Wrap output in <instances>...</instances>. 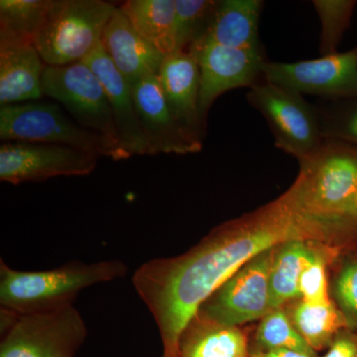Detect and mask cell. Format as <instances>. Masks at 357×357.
Returning a JSON list of instances; mask_svg holds the SVG:
<instances>
[{"instance_id":"30bf717a","label":"cell","mask_w":357,"mask_h":357,"mask_svg":"<svg viewBox=\"0 0 357 357\" xmlns=\"http://www.w3.org/2000/svg\"><path fill=\"white\" fill-rule=\"evenodd\" d=\"M262 73L265 82L302 96L330 100L357 98V48L296 63L265 61Z\"/></svg>"},{"instance_id":"9a60e30c","label":"cell","mask_w":357,"mask_h":357,"mask_svg":"<svg viewBox=\"0 0 357 357\" xmlns=\"http://www.w3.org/2000/svg\"><path fill=\"white\" fill-rule=\"evenodd\" d=\"M83 62L93 70L105 89L122 147L131 156H152L151 149L136 112L132 86L115 67L103 48L102 42Z\"/></svg>"},{"instance_id":"5bb4252c","label":"cell","mask_w":357,"mask_h":357,"mask_svg":"<svg viewBox=\"0 0 357 357\" xmlns=\"http://www.w3.org/2000/svg\"><path fill=\"white\" fill-rule=\"evenodd\" d=\"M157 77L178 126L192 139L203 143L206 126L199 115L201 74L196 56L190 51L174 52L164 58Z\"/></svg>"},{"instance_id":"484cf974","label":"cell","mask_w":357,"mask_h":357,"mask_svg":"<svg viewBox=\"0 0 357 357\" xmlns=\"http://www.w3.org/2000/svg\"><path fill=\"white\" fill-rule=\"evenodd\" d=\"M317 109L324 140L342 141L357 146V98L331 100Z\"/></svg>"},{"instance_id":"e0dca14e","label":"cell","mask_w":357,"mask_h":357,"mask_svg":"<svg viewBox=\"0 0 357 357\" xmlns=\"http://www.w3.org/2000/svg\"><path fill=\"white\" fill-rule=\"evenodd\" d=\"M102 43L115 67L132 86L143 77L158 75L165 58L138 34L121 6L115 8L105 26Z\"/></svg>"},{"instance_id":"44dd1931","label":"cell","mask_w":357,"mask_h":357,"mask_svg":"<svg viewBox=\"0 0 357 357\" xmlns=\"http://www.w3.org/2000/svg\"><path fill=\"white\" fill-rule=\"evenodd\" d=\"M307 243L312 241L298 239L276 249L269 276L272 309H280L289 301L301 298V276L319 253Z\"/></svg>"},{"instance_id":"7402d4cb","label":"cell","mask_w":357,"mask_h":357,"mask_svg":"<svg viewBox=\"0 0 357 357\" xmlns=\"http://www.w3.org/2000/svg\"><path fill=\"white\" fill-rule=\"evenodd\" d=\"M292 321L300 335L314 351L325 347L347 321L332 302L312 303L302 300L294 309Z\"/></svg>"},{"instance_id":"6da1fadb","label":"cell","mask_w":357,"mask_h":357,"mask_svg":"<svg viewBox=\"0 0 357 357\" xmlns=\"http://www.w3.org/2000/svg\"><path fill=\"white\" fill-rule=\"evenodd\" d=\"M333 243L337 227L303 210L288 192L243 220L220 227L176 258H155L134 272L136 293L158 326L165 357H178L183 333L208 298L244 265L291 241Z\"/></svg>"},{"instance_id":"8fae6325","label":"cell","mask_w":357,"mask_h":357,"mask_svg":"<svg viewBox=\"0 0 357 357\" xmlns=\"http://www.w3.org/2000/svg\"><path fill=\"white\" fill-rule=\"evenodd\" d=\"M196 56L201 74L199 115L206 126L211 105L230 89L252 88L263 77L262 51L229 48L201 38L189 50Z\"/></svg>"},{"instance_id":"3957f363","label":"cell","mask_w":357,"mask_h":357,"mask_svg":"<svg viewBox=\"0 0 357 357\" xmlns=\"http://www.w3.org/2000/svg\"><path fill=\"white\" fill-rule=\"evenodd\" d=\"M301 208L333 220H357V146L325 139L288 191Z\"/></svg>"},{"instance_id":"f546056e","label":"cell","mask_w":357,"mask_h":357,"mask_svg":"<svg viewBox=\"0 0 357 357\" xmlns=\"http://www.w3.org/2000/svg\"><path fill=\"white\" fill-rule=\"evenodd\" d=\"M324 357H357V342L349 335L337 337Z\"/></svg>"},{"instance_id":"1f68e13d","label":"cell","mask_w":357,"mask_h":357,"mask_svg":"<svg viewBox=\"0 0 357 357\" xmlns=\"http://www.w3.org/2000/svg\"><path fill=\"white\" fill-rule=\"evenodd\" d=\"M252 357H265L264 354H260V352H258V354H253Z\"/></svg>"},{"instance_id":"4316f807","label":"cell","mask_w":357,"mask_h":357,"mask_svg":"<svg viewBox=\"0 0 357 357\" xmlns=\"http://www.w3.org/2000/svg\"><path fill=\"white\" fill-rule=\"evenodd\" d=\"M260 344L269 349H291L316 357V352L298 332L287 314L281 309L272 310L262 319L258 328Z\"/></svg>"},{"instance_id":"ac0fdd59","label":"cell","mask_w":357,"mask_h":357,"mask_svg":"<svg viewBox=\"0 0 357 357\" xmlns=\"http://www.w3.org/2000/svg\"><path fill=\"white\" fill-rule=\"evenodd\" d=\"M262 7L260 0L218 1L202 38L229 48L262 51L259 40Z\"/></svg>"},{"instance_id":"603a6c76","label":"cell","mask_w":357,"mask_h":357,"mask_svg":"<svg viewBox=\"0 0 357 357\" xmlns=\"http://www.w3.org/2000/svg\"><path fill=\"white\" fill-rule=\"evenodd\" d=\"M51 0H1L0 35L34 44Z\"/></svg>"},{"instance_id":"ffe728a7","label":"cell","mask_w":357,"mask_h":357,"mask_svg":"<svg viewBox=\"0 0 357 357\" xmlns=\"http://www.w3.org/2000/svg\"><path fill=\"white\" fill-rule=\"evenodd\" d=\"M121 8L138 34L162 55L176 51V0H128Z\"/></svg>"},{"instance_id":"4fadbf2b","label":"cell","mask_w":357,"mask_h":357,"mask_svg":"<svg viewBox=\"0 0 357 357\" xmlns=\"http://www.w3.org/2000/svg\"><path fill=\"white\" fill-rule=\"evenodd\" d=\"M134 105L152 156L159 153H198L203 143L192 139L176 121L167 105L157 75L141 79L132 86Z\"/></svg>"},{"instance_id":"cb8c5ba5","label":"cell","mask_w":357,"mask_h":357,"mask_svg":"<svg viewBox=\"0 0 357 357\" xmlns=\"http://www.w3.org/2000/svg\"><path fill=\"white\" fill-rule=\"evenodd\" d=\"M218 1L176 0L174 38L176 51H188L208 29Z\"/></svg>"},{"instance_id":"ba28073f","label":"cell","mask_w":357,"mask_h":357,"mask_svg":"<svg viewBox=\"0 0 357 357\" xmlns=\"http://www.w3.org/2000/svg\"><path fill=\"white\" fill-rule=\"evenodd\" d=\"M246 98L266 119L277 148L300 162L321 146L318 109L300 93L264 81L250 88Z\"/></svg>"},{"instance_id":"2e32d148","label":"cell","mask_w":357,"mask_h":357,"mask_svg":"<svg viewBox=\"0 0 357 357\" xmlns=\"http://www.w3.org/2000/svg\"><path fill=\"white\" fill-rule=\"evenodd\" d=\"M45 67L34 44L0 35L1 107L41 100Z\"/></svg>"},{"instance_id":"277c9868","label":"cell","mask_w":357,"mask_h":357,"mask_svg":"<svg viewBox=\"0 0 357 357\" xmlns=\"http://www.w3.org/2000/svg\"><path fill=\"white\" fill-rule=\"evenodd\" d=\"M116 7L102 0H51L34 39L44 64L59 67L83 62L102 42Z\"/></svg>"},{"instance_id":"7c38bea8","label":"cell","mask_w":357,"mask_h":357,"mask_svg":"<svg viewBox=\"0 0 357 357\" xmlns=\"http://www.w3.org/2000/svg\"><path fill=\"white\" fill-rule=\"evenodd\" d=\"M98 159L63 145L4 142L0 146V181L20 185L60 176H86L95 170Z\"/></svg>"},{"instance_id":"5b68a950","label":"cell","mask_w":357,"mask_h":357,"mask_svg":"<svg viewBox=\"0 0 357 357\" xmlns=\"http://www.w3.org/2000/svg\"><path fill=\"white\" fill-rule=\"evenodd\" d=\"M0 138L4 142L63 145L115 161L131 157L126 150L82 128L60 105L41 100L1 107Z\"/></svg>"},{"instance_id":"9c48e42d","label":"cell","mask_w":357,"mask_h":357,"mask_svg":"<svg viewBox=\"0 0 357 357\" xmlns=\"http://www.w3.org/2000/svg\"><path fill=\"white\" fill-rule=\"evenodd\" d=\"M277 248L265 251L244 265L204 303L199 314L232 326L264 318L273 310L269 276Z\"/></svg>"},{"instance_id":"d6a6232c","label":"cell","mask_w":357,"mask_h":357,"mask_svg":"<svg viewBox=\"0 0 357 357\" xmlns=\"http://www.w3.org/2000/svg\"><path fill=\"white\" fill-rule=\"evenodd\" d=\"M356 208H357V192H356Z\"/></svg>"},{"instance_id":"8992f818","label":"cell","mask_w":357,"mask_h":357,"mask_svg":"<svg viewBox=\"0 0 357 357\" xmlns=\"http://www.w3.org/2000/svg\"><path fill=\"white\" fill-rule=\"evenodd\" d=\"M1 312L0 357H73L86 337V324L74 306L27 314Z\"/></svg>"},{"instance_id":"7a4b0ae2","label":"cell","mask_w":357,"mask_h":357,"mask_svg":"<svg viewBox=\"0 0 357 357\" xmlns=\"http://www.w3.org/2000/svg\"><path fill=\"white\" fill-rule=\"evenodd\" d=\"M121 260L74 261L43 271L13 269L0 261V306L14 314L56 311L74 306L84 289L121 279L128 273Z\"/></svg>"},{"instance_id":"4dcf8cb0","label":"cell","mask_w":357,"mask_h":357,"mask_svg":"<svg viewBox=\"0 0 357 357\" xmlns=\"http://www.w3.org/2000/svg\"><path fill=\"white\" fill-rule=\"evenodd\" d=\"M265 357H312L305 352L291 351V349H269L264 354Z\"/></svg>"},{"instance_id":"d4e9b609","label":"cell","mask_w":357,"mask_h":357,"mask_svg":"<svg viewBox=\"0 0 357 357\" xmlns=\"http://www.w3.org/2000/svg\"><path fill=\"white\" fill-rule=\"evenodd\" d=\"M354 0H314V9L321 20L319 52L321 56L337 53V47L349 28L356 6Z\"/></svg>"},{"instance_id":"f1b7e54d","label":"cell","mask_w":357,"mask_h":357,"mask_svg":"<svg viewBox=\"0 0 357 357\" xmlns=\"http://www.w3.org/2000/svg\"><path fill=\"white\" fill-rule=\"evenodd\" d=\"M326 261V257L319 252L305 268L299 283L300 296L302 300L312 303H324L330 301Z\"/></svg>"},{"instance_id":"d6986e66","label":"cell","mask_w":357,"mask_h":357,"mask_svg":"<svg viewBox=\"0 0 357 357\" xmlns=\"http://www.w3.org/2000/svg\"><path fill=\"white\" fill-rule=\"evenodd\" d=\"M178 357H248V340L237 326L197 314L178 342Z\"/></svg>"},{"instance_id":"52a82bcc","label":"cell","mask_w":357,"mask_h":357,"mask_svg":"<svg viewBox=\"0 0 357 357\" xmlns=\"http://www.w3.org/2000/svg\"><path fill=\"white\" fill-rule=\"evenodd\" d=\"M42 91L44 96L62 105L82 128L124 149L105 89L88 65L79 62L59 67L46 66Z\"/></svg>"},{"instance_id":"83f0119b","label":"cell","mask_w":357,"mask_h":357,"mask_svg":"<svg viewBox=\"0 0 357 357\" xmlns=\"http://www.w3.org/2000/svg\"><path fill=\"white\" fill-rule=\"evenodd\" d=\"M333 294L347 328H357V257L349 260L340 269Z\"/></svg>"}]
</instances>
